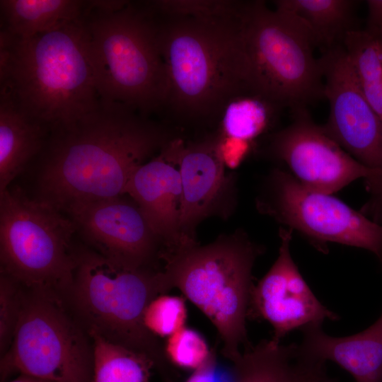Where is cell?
<instances>
[{
    "mask_svg": "<svg viewBox=\"0 0 382 382\" xmlns=\"http://www.w3.org/2000/svg\"><path fill=\"white\" fill-rule=\"evenodd\" d=\"M176 135L131 108L100 100L97 109L52 127L37 161L34 199L68 205L125 195L136 169Z\"/></svg>",
    "mask_w": 382,
    "mask_h": 382,
    "instance_id": "6da1fadb",
    "label": "cell"
},
{
    "mask_svg": "<svg viewBox=\"0 0 382 382\" xmlns=\"http://www.w3.org/2000/svg\"><path fill=\"white\" fill-rule=\"evenodd\" d=\"M83 17L26 39L1 30L0 91L51 129L81 118L100 103Z\"/></svg>",
    "mask_w": 382,
    "mask_h": 382,
    "instance_id": "7a4b0ae2",
    "label": "cell"
},
{
    "mask_svg": "<svg viewBox=\"0 0 382 382\" xmlns=\"http://www.w3.org/2000/svg\"><path fill=\"white\" fill-rule=\"evenodd\" d=\"M241 14L232 20L170 17L157 23L168 79L166 105L182 118L221 116L231 99L254 95Z\"/></svg>",
    "mask_w": 382,
    "mask_h": 382,
    "instance_id": "3957f363",
    "label": "cell"
},
{
    "mask_svg": "<svg viewBox=\"0 0 382 382\" xmlns=\"http://www.w3.org/2000/svg\"><path fill=\"white\" fill-rule=\"evenodd\" d=\"M83 22L100 100L144 116L166 105L167 74L150 11L127 1H88Z\"/></svg>",
    "mask_w": 382,
    "mask_h": 382,
    "instance_id": "277c9868",
    "label": "cell"
},
{
    "mask_svg": "<svg viewBox=\"0 0 382 382\" xmlns=\"http://www.w3.org/2000/svg\"><path fill=\"white\" fill-rule=\"evenodd\" d=\"M75 260L66 303L89 336L146 355L164 382L176 381L178 371L167 359L164 346L143 323L149 303L173 289L165 270H129L84 243L75 245Z\"/></svg>",
    "mask_w": 382,
    "mask_h": 382,
    "instance_id": "5b68a950",
    "label": "cell"
},
{
    "mask_svg": "<svg viewBox=\"0 0 382 382\" xmlns=\"http://www.w3.org/2000/svg\"><path fill=\"white\" fill-rule=\"evenodd\" d=\"M265 250L242 228L219 235L205 245L184 246L164 270L177 288L216 328L221 353L231 363L250 346L246 320L254 286L253 270Z\"/></svg>",
    "mask_w": 382,
    "mask_h": 382,
    "instance_id": "8992f818",
    "label": "cell"
},
{
    "mask_svg": "<svg viewBox=\"0 0 382 382\" xmlns=\"http://www.w3.org/2000/svg\"><path fill=\"white\" fill-rule=\"evenodd\" d=\"M253 93L292 112L324 98V79L308 25L293 13L245 1L241 19Z\"/></svg>",
    "mask_w": 382,
    "mask_h": 382,
    "instance_id": "52a82bcc",
    "label": "cell"
},
{
    "mask_svg": "<svg viewBox=\"0 0 382 382\" xmlns=\"http://www.w3.org/2000/svg\"><path fill=\"white\" fill-rule=\"evenodd\" d=\"M76 233L69 216L21 187L0 192L1 274L25 289L66 302L76 266Z\"/></svg>",
    "mask_w": 382,
    "mask_h": 382,
    "instance_id": "ba28073f",
    "label": "cell"
},
{
    "mask_svg": "<svg viewBox=\"0 0 382 382\" xmlns=\"http://www.w3.org/2000/svg\"><path fill=\"white\" fill-rule=\"evenodd\" d=\"M93 366L92 340L66 302L25 288L12 342L1 356V381L19 373L47 382H91Z\"/></svg>",
    "mask_w": 382,
    "mask_h": 382,
    "instance_id": "9c48e42d",
    "label": "cell"
},
{
    "mask_svg": "<svg viewBox=\"0 0 382 382\" xmlns=\"http://www.w3.org/2000/svg\"><path fill=\"white\" fill-rule=\"evenodd\" d=\"M259 213L296 231L320 252L327 243L364 248L382 260V224L328 194L308 188L276 167L262 180L255 198Z\"/></svg>",
    "mask_w": 382,
    "mask_h": 382,
    "instance_id": "30bf717a",
    "label": "cell"
},
{
    "mask_svg": "<svg viewBox=\"0 0 382 382\" xmlns=\"http://www.w3.org/2000/svg\"><path fill=\"white\" fill-rule=\"evenodd\" d=\"M85 245L129 270H164L166 250L128 195L79 202L63 211Z\"/></svg>",
    "mask_w": 382,
    "mask_h": 382,
    "instance_id": "8fae6325",
    "label": "cell"
},
{
    "mask_svg": "<svg viewBox=\"0 0 382 382\" xmlns=\"http://www.w3.org/2000/svg\"><path fill=\"white\" fill-rule=\"evenodd\" d=\"M292 112V122L270 136L268 153L304 186L332 195L381 170L351 156L314 122L307 109Z\"/></svg>",
    "mask_w": 382,
    "mask_h": 382,
    "instance_id": "7c38bea8",
    "label": "cell"
},
{
    "mask_svg": "<svg viewBox=\"0 0 382 382\" xmlns=\"http://www.w3.org/2000/svg\"><path fill=\"white\" fill-rule=\"evenodd\" d=\"M219 131L196 141L181 139L178 149L182 202L180 233L184 245L199 243V224L211 217L229 219L238 205L236 173L226 170Z\"/></svg>",
    "mask_w": 382,
    "mask_h": 382,
    "instance_id": "4fadbf2b",
    "label": "cell"
},
{
    "mask_svg": "<svg viewBox=\"0 0 382 382\" xmlns=\"http://www.w3.org/2000/svg\"><path fill=\"white\" fill-rule=\"evenodd\" d=\"M325 132L364 166L382 170V120L362 93L343 45L322 52Z\"/></svg>",
    "mask_w": 382,
    "mask_h": 382,
    "instance_id": "5bb4252c",
    "label": "cell"
},
{
    "mask_svg": "<svg viewBox=\"0 0 382 382\" xmlns=\"http://www.w3.org/2000/svg\"><path fill=\"white\" fill-rule=\"evenodd\" d=\"M293 231L280 226L277 259L267 272L254 284L248 318L265 320L273 328L272 339L277 342L294 330L323 324L339 316L315 296L301 275L291 254Z\"/></svg>",
    "mask_w": 382,
    "mask_h": 382,
    "instance_id": "9a60e30c",
    "label": "cell"
},
{
    "mask_svg": "<svg viewBox=\"0 0 382 382\" xmlns=\"http://www.w3.org/2000/svg\"><path fill=\"white\" fill-rule=\"evenodd\" d=\"M181 139L175 138L138 167L125 190L163 245L166 259L185 246L180 233L182 187L177 163Z\"/></svg>",
    "mask_w": 382,
    "mask_h": 382,
    "instance_id": "2e32d148",
    "label": "cell"
},
{
    "mask_svg": "<svg viewBox=\"0 0 382 382\" xmlns=\"http://www.w3.org/2000/svg\"><path fill=\"white\" fill-rule=\"evenodd\" d=\"M301 331L299 347L304 357L325 364L335 362L355 382H382V314L364 330L347 337L328 335L321 324Z\"/></svg>",
    "mask_w": 382,
    "mask_h": 382,
    "instance_id": "e0dca14e",
    "label": "cell"
},
{
    "mask_svg": "<svg viewBox=\"0 0 382 382\" xmlns=\"http://www.w3.org/2000/svg\"><path fill=\"white\" fill-rule=\"evenodd\" d=\"M50 132L49 125L23 112L0 91V192L37 159Z\"/></svg>",
    "mask_w": 382,
    "mask_h": 382,
    "instance_id": "ac0fdd59",
    "label": "cell"
},
{
    "mask_svg": "<svg viewBox=\"0 0 382 382\" xmlns=\"http://www.w3.org/2000/svg\"><path fill=\"white\" fill-rule=\"evenodd\" d=\"M232 382H306L325 364L301 355L299 345L263 340L245 348L231 366Z\"/></svg>",
    "mask_w": 382,
    "mask_h": 382,
    "instance_id": "d6986e66",
    "label": "cell"
},
{
    "mask_svg": "<svg viewBox=\"0 0 382 382\" xmlns=\"http://www.w3.org/2000/svg\"><path fill=\"white\" fill-rule=\"evenodd\" d=\"M88 1L1 0L4 30L20 38H30L81 18Z\"/></svg>",
    "mask_w": 382,
    "mask_h": 382,
    "instance_id": "ffe728a7",
    "label": "cell"
},
{
    "mask_svg": "<svg viewBox=\"0 0 382 382\" xmlns=\"http://www.w3.org/2000/svg\"><path fill=\"white\" fill-rule=\"evenodd\" d=\"M275 9L294 14L311 30L322 52L343 45L346 35L357 26L354 0H277Z\"/></svg>",
    "mask_w": 382,
    "mask_h": 382,
    "instance_id": "44dd1931",
    "label": "cell"
},
{
    "mask_svg": "<svg viewBox=\"0 0 382 382\" xmlns=\"http://www.w3.org/2000/svg\"><path fill=\"white\" fill-rule=\"evenodd\" d=\"M93 366L91 382H149L154 361L146 355L108 341L90 336Z\"/></svg>",
    "mask_w": 382,
    "mask_h": 382,
    "instance_id": "7402d4cb",
    "label": "cell"
},
{
    "mask_svg": "<svg viewBox=\"0 0 382 382\" xmlns=\"http://www.w3.org/2000/svg\"><path fill=\"white\" fill-rule=\"evenodd\" d=\"M271 103L256 95H245L231 99L221 114L219 129L223 148L248 144L269 128L272 110Z\"/></svg>",
    "mask_w": 382,
    "mask_h": 382,
    "instance_id": "603a6c76",
    "label": "cell"
},
{
    "mask_svg": "<svg viewBox=\"0 0 382 382\" xmlns=\"http://www.w3.org/2000/svg\"><path fill=\"white\" fill-rule=\"evenodd\" d=\"M343 47L362 93L382 120V50L376 35L366 29L353 30Z\"/></svg>",
    "mask_w": 382,
    "mask_h": 382,
    "instance_id": "cb8c5ba5",
    "label": "cell"
},
{
    "mask_svg": "<svg viewBox=\"0 0 382 382\" xmlns=\"http://www.w3.org/2000/svg\"><path fill=\"white\" fill-rule=\"evenodd\" d=\"M245 1L230 0H158L149 3L154 11L169 17L202 20H232L238 18Z\"/></svg>",
    "mask_w": 382,
    "mask_h": 382,
    "instance_id": "d4e9b609",
    "label": "cell"
},
{
    "mask_svg": "<svg viewBox=\"0 0 382 382\" xmlns=\"http://www.w3.org/2000/svg\"><path fill=\"white\" fill-rule=\"evenodd\" d=\"M187 308L180 296L161 294L147 306L143 316L146 329L156 337H168L185 327Z\"/></svg>",
    "mask_w": 382,
    "mask_h": 382,
    "instance_id": "484cf974",
    "label": "cell"
},
{
    "mask_svg": "<svg viewBox=\"0 0 382 382\" xmlns=\"http://www.w3.org/2000/svg\"><path fill=\"white\" fill-rule=\"evenodd\" d=\"M164 351L173 367L193 371L205 364L213 354L204 337L185 326L167 338Z\"/></svg>",
    "mask_w": 382,
    "mask_h": 382,
    "instance_id": "4316f807",
    "label": "cell"
},
{
    "mask_svg": "<svg viewBox=\"0 0 382 382\" xmlns=\"http://www.w3.org/2000/svg\"><path fill=\"white\" fill-rule=\"evenodd\" d=\"M25 288L13 278L0 275V353L4 354L12 342L21 316Z\"/></svg>",
    "mask_w": 382,
    "mask_h": 382,
    "instance_id": "83f0119b",
    "label": "cell"
},
{
    "mask_svg": "<svg viewBox=\"0 0 382 382\" xmlns=\"http://www.w3.org/2000/svg\"><path fill=\"white\" fill-rule=\"evenodd\" d=\"M368 17L366 28L369 30L382 29V0H369Z\"/></svg>",
    "mask_w": 382,
    "mask_h": 382,
    "instance_id": "f1b7e54d",
    "label": "cell"
},
{
    "mask_svg": "<svg viewBox=\"0 0 382 382\" xmlns=\"http://www.w3.org/2000/svg\"><path fill=\"white\" fill-rule=\"evenodd\" d=\"M306 382H337V381L332 378L329 377L326 374V369H325L316 374L314 376L310 378Z\"/></svg>",
    "mask_w": 382,
    "mask_h": 382,
    "instance_id": "f546056e",
    "label": "cell"
},
{
    "mask_svg": "<svg viewBox=\"0 0 382 382\" xmlns=\"http://www.w3.org/2000/svg\"><path fill=\"white\" fill-rule=\"evenodd\" d=\"M38 379L33 378L32 376L25 375V374H20L19 376H18L16 378L9 381V382H37Z\"/></svg>",
    "mask_w": 382,
    "mask_h": 382,
    "instance_id": "4dcf8cb0",
    "label": "cell"
},
{
    "mask_svg": "<svg viewBox=\"0 0 382 382\" xmlns=\"http://www.w3.org/2000/svg\"><path fill=\"white\" fill-rule=\"evenodd\" d=\"M373 33H374L378 40V42L380 43V45H381V50H382V29L381 30H369Z\"/></svg>",
    "mask_w": 382,
    "mask_h": 382,
    "instance_id": "1f68e13d",
    "label": "cell"
},
{
    "mask_svg": "<svg viewBox=\"0 0 382 382\" xmlns=\"http://www.w3.org/2000/svg\"><path fill=\"white\" fill-rule=\"evenodd\" d=\"M37 382H47V381H42V380L38 379V381H37Z\"/></svg>",
    "mask_w": 382,
    "mask_h": 382,
    "instance_id": "d6a6232c",
    "label": "cell"
},
{
    "mask_svg": "<svg viewBox=\"0 0 382 382\" xmlns=\"http://www.w3.org/2000/svg\"><path fill=\"white\" fill-rule=\"evenodd\" d=\"M381 262L382 263V260H381Z\"/></svg>",
    "mask_w": 382,
    "mask_h": 382,
    "instance_id": "836d02e7",
    "label": "cell"
}]
</instances>
